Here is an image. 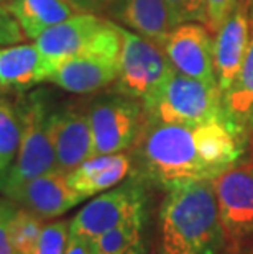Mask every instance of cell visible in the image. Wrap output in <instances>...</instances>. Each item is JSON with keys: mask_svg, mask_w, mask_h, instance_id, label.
Here are the masks:
<instances>
[{"mask_svg": "<svg viewBox=\"0 0 253 254\" xmlns=\"http://www.w3.org/2000/svg\"><path fill=\"white\" fill-rule=\"evenodd\" d=\"M133 146L140 176L165 190L179 184L214 181L245 151L222 118L199 125L145 120Z\"/></svg>", "mask_w": 253, "mask_h": 254, "instance_id": "1", "label": "cell"}, {"mask_svg": "<svg viewBox=\"0 0 253 254\" xmlns=\"http://www.w3.org/2000/svg\"><path fill=\"white\" fill-rule=\"evenodd\" d=\"M225 248L214 182L168 189L158 213L155 254H224Z\"/></svg>", "mask_w": 253, "mask_h": 254, "instance_id": "2", "label": "cell"}, {"mask_svg": "<svg viewBox=\"0 0 253 254\" xmlns=\"http://www.w3.org/2000/svg\"><path fill=\"white\" fill-rule=\"evenodd\" d=\"M142 105L148 123L199 125L222 118V90L217 82L174 71L163 87Z\"/></svg>", "mask_w": 253, "mask_h": 254, "instance_id": "3", "label": "cell"}, {"mask_svg": "<svg viewBox=\"0 0 253 254\" xmlns=\"http://www.w3.org/2000/svg\"><path fill=\"white\" fill-rule=\"evenodd\" d=\"M17 110L21 127L20 144L2 192L8 187L58 169L55 146L50 133L51 109L46 92H30L18 102Z\"/></svg>", "mask_w": 253, "mask_h": 254, "instance_id": "4", "label": "cell"}, {"mask_svg": "<svg viewBox=\"0 0 253 254\" xmlns=\"http://www.w3.org/2000/svg\"><path fill=\"white\" fill-rule=\"evenodd\" d=\"M120 50L122 36L118 25L109 21L87 50L59 63L48 82L73 94H94L109 87L117 80Z\"/></svg>", "mask_w": 253, "mask_h": 254, "instance_id": "5", "label": "cell"}, {"mask_svg": "<svg viewBox=\"0 0 253 254\" xmlns=\"http://www.w3.org/2000/svg\"><path fill=\"white\" fill-rule=\"evenodd\" d=\"M122 50L118 59L117 94L140 102L155 95L176 69L166 56L165 48L135 31L118 25Z\"/></svg>", "mask_w": 253, "mask_h": 254, "instance_id": "6", "label": "cell"}, {"mask_svg": "<svg viewBox=\"0 0 253 254\" xmlns=\"http://www.w3.org/2000/svg\"><path fill=\"white\" fill-rule=\"evenodd\" d=\"M212 182L225 250H253V159L237 161Z\"/></svg>", "mask_w": 253, "mask_h": 254, "instance_id": "7", "label": "cell"}, {"mask_svg": "<svg viewBox=\"0 0 253 254\" xmlns=\"http://www.w3.org/2000/svg\"><path fill=\"white\" fill-rule=\"evenodd\" d=\"M94 141V156L125 153L135 144L145 127L142 102L127 95H105L87 109Z\"/></svg>", "mask_w": 253, "mask_h": 254, "instance_id": "8", "label": "cell"}, {"mask_svg": "<svg viewBox=\"0 0 253 254\" xmlns=\"http://www.w3.org/2000/svg\"><path fill=\"white\" fill-rule=\"evenodd\" d=\"M147 192L140 181H128L95 195L69 221L73 236L94 240L132 217L145 213Z\"/></svg>", "mask_w": 253, "mask_h": 254, "instance_id": "9", "label": "cell"}, {"mask_svg": "<svg viewBox=\"0 0 253 254\" xmlns=\"http://www.w3.org/2000/svg\"><path fill=\"white\" fill-rule=\"evenodd\" d=\"M2 193L17 207L28 210L41 220L61 217L85 200L71 187L66 172L58 169L5 189Z\"/></svg>", "mask_w": 253, "mask_h": 254, "instance_id": "10", "label": "cell"}, {"mask_svg": "<svg viewBox=\"0 0 253 254\" xmlns=\"http://www.w3.org/2000/svg\"><path fill=\"white\" fill-rule=\"evenodd\" d=\"M166 56L179 74L217 82L214 35L204 23H181L163 45Z\"/></svg>", "mask_w": 253, "mask_h": 254, "instance_id": "11", "label": "cell"}, {"mask_svg": "<svg viewBox=\"0 0 253 254\" xmlns=\"http://www.w3.org/2000/svg\"><path fill=\"white\" fill-rule=\"evenodd\" d=\"M50 133L55 146L58 171L69 174L94 156V141L87 110L69 105L53 110Z\"/></svg>", "mask_w": 253, "mask_h": 254, "instance_id": "12", "label": "cell"}, {"mask_svg": "<svg viewBox=\"0 0 253 254\" xmlns=\"http://www.w3.org/2000/svg\"><path fill=\"white\" fill-rule=\"evenodd\" d=\"M252 12L249 0H239L234 12L214 35L215 75L220 90H227L239 74L252 40Z\"/></svg>", "mask_w": 253, "mask_h": 254, "instance_id": "13", "label": "cell"}, {"mask_svg": "<svg viewBox=\"0 0 253 254\" xmlns=\"http://www.w3.org/2000/svg\"><path fill=\"white\" fill-rule=\"evenodd\" d=\"M107 25L109 20L100 18L94 13L79 12L71 18L45 30L35 40V45L51 66L53 72L64 59L87 50Z\"/></svg>", "mask_w": 253, "mask_h": 254, "instance_id": "14", "label": "cell"}, {"mask_svg": "<svg viewBox=\"0 0 253 254\" xmlns=\"http://www.w3.org/2000/svg\"><path fill=\"white\" fill-rule=\"evenodd\" d=\"M112 15L122 26L163 46L179 23L166 0H117Z\"/></svg>", "mask_w": 253, "mask_h": 254, "instance_id": "15", "label": "cell"}, {"mask_svg": "<svg viewBox=\"0 0 253 254\" xmlns=\"http://www.w3.org/2000/svg\"><path fill=\"white\" fill-rule=\"evenodd\" d=\"M222 120L245 148L253 138V25L245 61L230 87L222 92Z\"/></svg>", "mask_w": 253, "mask_h": 254, "instance_id": "16", "label": "cell"}, {"mask_svg": "<svg viewBox=\"0 0 253 254\" xmlns=\"http://www.w3.org/2000/svg\"><path fill=\"white\" fill-rule=\"evenodd\" d=\"M130 171L132 159L128 154H97L69 172L68 181L78 193L84 198H90L118 186Z\"/></svg>", "mask_w": 253, "mask_h": 254, "instance_id": "17", "label": "cell"}, {"mask_svg": "<svg viewBox=\"0 0 253 254\" xmlns=\"http://www.w3.org/2000/svg\"><path fill=\"white\" fill-rule=\"evenodd\" d=\"M51 66L35 45H8L0 48V87L30 89L48 82Z\"/></svg>", "mask_w": 253, "mask_h": 254, "instance_id": "18", "label": "cell"}, {"mask_svg": "<svg viewBox=\"0 0 253 254\" xmlns=\"http://www.w3.org/2000/svg\"><path fill=\"white\" fill-rule=\"evenodd\" d=\"M7 7L25 36L35 40L50 26L84 12L73 0H8Z\"/></svg>", "mask_w": 253, "mask_h": 254, "instance_id": "19", "label": "cell"}, {"mask_svg": "<svg viewBox=\"0 0 253 254\" xmlns=\"http://www.w3.org/2000/svg\"><path fill=\"white\" fill-rule=\"evenodd\" d=\"M145 213L132 217L94 238L95 254H147L143 241Z\"/></svg>", "mask_w": 253, "mask_h": 254, "instance_id": "20", "label": "cell"}, {"mask_svg": "<svg viewBox=\"0 0 253 254\" xmlns=\"http://www.w3.org/2000/svg\"><path fill=\"white\" fill-rule=\"evenodd\" d=\"M20 117L17 107L0 95V164L8 174L20 144Z\"/></svg>", "mask_w": 253, "mask_h": 254, "instance_id": "21", "label": "cell"}, {"mask_svg": "<svg viewBox=\"0 0 253 254\" xmlns=\"http://www.w3.org/2000/svg\"><path fill=\"white\" fill-rule=\"evenodd\" d=\"M43 225H45L43 220L36 217V215L30 213L25 208L17 207L8 225L10 241H12V246L17 251V254L33 253L35 245L43 230Z\"/></svg>", "mask_w": 253, "mask_h": 254, "instance_id": "22", "label": "cell"}, {"mask_svg": "<svg viewBox=\"0 0 253 254\" xmlns=\"http://www.w3.org/2000/svg\"><path fill=\"white\" fill-rule=\"evenodd\" d=\"M69 238H71L69 221H48V223L43 225L40 238L36 241L35 250L31 254H64Z\"/></svg>", "mask_w": 253, "mask_h": 254, "instance_id": "23", "label": "cell"}, {"mask_svg": "<svg viewBox=\"0 0 253 254\" xmlns=\"http://www.w3.org/2000/svg\"><path fill=\"white\" fill-rule=\"evenodd\" d=\"M174 12L179 23H204L206 25V0H166Z\"/></svg>", "mask_w": 253, "mask_h": 254, "instance_id": "24", "label": "cell"}, {"mask_svg": "<svg viewBox=\"0 0 253 254\" xmlns=\"http://www.w3.org/2000/svg\"><path fill=\"white\" fill-rule=\"evenodd\" d=\"M25 38L18 21L10 13L7 2L0 0V46L17 45Z\"/></svg>", "mask_w": 253, "mask_h": 254, "instance_id": "25", "label": "cell"}, {"mask_svg": "<svg viewBox=\"0 0 253 254\" xmlns=\"http://www.w3.org/2000/svg\"><path fill=\"white\" fill-rule=\"evenodd\" d=\"M239 0H206V26L212 35L217 33V30L230 13L234 12Z\"/></svg>", "mask_w": 253, "mask_h": 254, "instance_id": "26", "label": "cell"}, {"mask_svg": "<svg viewBox=\"0 0 253 254\" xmlns=\"http://www.w3.org/2000/svg\"><path fill=\"white\" fill-rule=\"evenodd\" d=\"M15 210H17V205L0 217V254H17V251H15L12 246L10 233H8L10 218H12V215L15 213Z\"/></svg>", "mask_w": 253, "mask_h": 254, "instance_id": "27", "label": "cell"}, {"mask_svg": "<svg viewBox=\"0 0 253 254\" xmlns=\"http://www.w3.org/2000/svg\"><path fill=\"white\" fill-rule=\"evenodd\" d=\"M64 254H95V251L90 240H84V238L71 235Z\"/></svg>", "mask_w": 253, "mask_h": 254, "instance_id": "28", "label": "cell"}, {"mask_svg": "<svg viewBox=\"0 0 253 254\" xmlns=\"http://www.w3.org/2000/svg\"><path fill=\"white\" fill-rule=\"evenodd\" d=\"M73 2L76 3L81 10H92V8L100 7L97 0H73Z\"/></svg>", "mask_w": 253, "mask_h": 254, "instance_id": "29", "label": "cell"}, {"mask_svg": "<svg viewBox=\"0 0 253 254\" xmlns=\"http://www.w3.org/2000/svg\"><path fill=\"white\" fill-rule=\"evenodd\" d=\"M15 207V203L12 202L10 198L7 197H0V217L5 213V212H8L10 208H13Z\"/></svg>", "mask_w": 253, "mask_h": 254, "instance_id": "30", "label": "cell"}, {"mask_svg": "<svg viewBox=\"0 0 253 254\" xmlns=\"http://www.w3.org/2000/svg\"><path fill=\"white\" fill-rule=\"evenodd\" d=\"M5 181H7V171L3 169L2 164H0V193H2V189L5 186Z\"/></svg>", "mask_w": 253, "mask_h": 254, "instance_id": "31", "label": "cell"}, {"mask_svg": "<svg viewBox=\"0 0 253 254\" xmlns=\"http://www.w3.org/2000/svg\"><path fill=\"white\" fill-rule=\"evenodd\" d=\"M224 254H253V250H225Z\"/></svg>", "mask_w": 253, "mask_h": 254, "instance_id": "32", "label": "cell"}, {"mask_svg": "<svg viewBox=\"0 0 253 254\" xmlns=\"http://www.w3.org/2000/svg\"><path fill=\"white\" fill-rule=\"evenodd\" d=\"M99 5H114L117 0H97Z\"/></svg>", "mask_w": 253, "mask_h": 254, "instance_id": "33", "label": "cell"}, {"mask_svg": "<svg viewBox=\"0 0 253 254\" xmlns=\"http://www.w3.org/2000/svg\"><path fill=\"white\" fill-rule=\"evenodd\" d=\"M3 2H8V0H3Z\"/></svg>", "mask_w": 253, "mask_h": 254, "instance_id": "34", "label": "cell"}]
</instances>
